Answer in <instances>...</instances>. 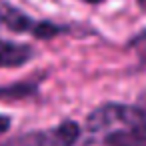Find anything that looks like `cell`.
I'll list each match as a JSON object with an SVG mask.
<instances>
[{
	"label": "cell",
	"instance_id": "3",
	"mask_svg": "<svg viewBox=\"0 0 146 146\" xmlns=\"http://www.w3.org/2000/svg\"><path fill=\"white\" fill-rule=\"evenodd\" d=\"M34 58V48L24 42L0 38V68H18Z\"/></svg>",
	"mask_w": 146,
	"mask_h": 146
},
{
	"label": "cell",
	"instance_id": "8",
	"mask_svg": "<svg viewBox=\"0 0 146 146\" xmlns=\"http://www.w3.org/2000/svg\"><path fill=\"white\" fill-rule=\"evenodd\" d=\"M84 2H88V4H100V2H104V0H84Z\"/></svg>",
	"mask_w": 146,
	"mask_h": 146
},
{
	"label": "cell",
	"instance_id": "5",
	"mask_svg": "<svg viewBox=\"0 0 146 146\" xmlns=\"http://www.w3.org/2000/svg\"><path fill=\"white\" fill-rule=\"evenodd\" d=\"M38 92L36 82H14L8 86H0V100H22Z\"/></svg>",
	"mask_w": 146,
	"mask_h": 146
},
{
	"label": "cell",
	"instance_id": "4",
	"mask_svg": "<svg viewBox=\"0 0 146 146\" xmlns=\"http://www.w3.org/2000/svg\"><path fill=\"white\" fill-rule=\"evenodd\" d=\"M38 20L30 18L26 12H22L20 8L8 4V2H0V26H4L6 30L10 32H34V26H36Z\"/></svg>",
	"mask_w": 146,
	"mask_h": 146
},
{
	"label": "cell",
	"instance_id": "2",
	"mask_svg": "<svg viewBox=\"0 0 146 146\" xmlns=\"http://www.w3.org/2000/svg\"><path fill=\"white\" fill-rule=\"evenodd\" d=\"M80 134H82V130H80L78 122L64 120L54 128L12 136L0 146H74L80 140Z\"/></svg>",
	"mask_w": 146,
	"mask_h": 146
},
{
	"label": "cell",
	"instance_id": "1",
	"mask_svg": "<svg viewBox=\"0 0 146 146\" xmlns=\"http://www.w3.org/2000/svg\"><path fill=\"white\" fill-rule=\"evenodd\" d=\"M90 146H146V110L134 104L108 102L86 120Z\"/></svg>",
	"mask_w": 146,
	"mask_h": 146
},
{
	"label": "cell",
	"instance_id": "7",
	"mask_svg": "<svg viewBox=\"0 0 146 146\" xmlns=\"http://www.w3.org/2000/svg\"><path fill=\"white\" fill-rule=\"evenodd\" d=\"M10 124H12L10 116H6V114H0V134H4V132H8Z\"/></svg>",
	"mask_w": 146,
	"mask_h": 146
},
{
	"label": "cell",
	"instance_id": "6",
	"mask_svg": "<svg viewBox=\"0 0 146 146\" xmlns=\"http://www.w3.org/2000/svg\"><path fill=\"white\" fill-rule=\"evenodd\" d=\"M62 32H66V26L56 24V22H52V20H38L32 34H34L36 38H40V40H48V38H54V36L62 34Z\"/></svg>",
	"mask_w": 146,
	"mask_h": 146
},
{
	"label": "cell",
	"instance_id": "9",
	"mask_svg": "<svg viewBox=\"0 0 146 146\" xmlns=\"http://www.w3.org/2000/svg\"><path fill=\"white\" fill-rule=\"evenodd\" d=\"M138 4H140L142 8H146V0H138Z\"/></svg>",
	"mask_w": 146,
	"mask_h": 146
}]
</instances>
